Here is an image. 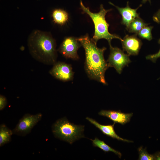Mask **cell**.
Listing matches in <instances>:
<instances>
[{"instance_id":"obj_2","label":"cell","mask_w":160,"mask_h":160,"mask_svg":"<svg viewBox=\"0 0 160 160\" xmlns=\"http://www.w3.org/2000/svg\"><path fill=\"white\" fill-rule=\"evenodd\" d=\"M28 46L31 55L37 61L47 65H53L56 62V44L49 33L33 31L28 37Z\"/></svg>"},{"instance_id":"obj_3","label":"cell","mask_w":160,"mask_h":160,"mask_svg":"<svg viewBox=\"0 0 160 160\" xmlns=\"http://www.w3.org/2000/svg\"><path fill=\"white\" fill-rule=\"evenodd\" d=\"M80 5L83 11L89 15L93 22L95 31L92 39L96 44L98 40L102 39L107 40L109 45H111V41L113 39H118L121 41L122 40L119 36L111 34L108 31L109 24L105 20V16L111 9H106L103 5L101 4L100 11L97 13H93L90 10L88 7L84 6L81 1H80Z\"/></svg>"},{"instance_id":"obj_5","label":"cell","mask_w":160,"mask_h":160,"mask_svg":"<svg viewBox=\"0 0 160 160\" xmlns=\"http://www.w3.org/2000/svg\"><path fill=\"white\" fill-rule=\"evenodd\" d=\"M42 114L41 113L35 115L26 113L19 121L12 130L13 134L24 136L31 132L33 128L41 120Z\"/></svg>"},{"instance_id":"obj_6","label":"cell","mask_w":160,"mask_h":160,"mask_svg":"<svg viewBox=\"0 0 160 160\" xmlns=\"http://www.w3.org/2000/svg\"><path fill=\"white\" fill-rule=\"evenodd\" d=\"M110 54L107 61L109 67H113L117 72L120 74L123 69L131 62L129 55L117 47L109 45Z\"/></svg>"},{"instance_id":"obj_1","label":"cell","mask_w":160,"mask_h":160,"mask_svg":"<svg viewBox=\"0 0 160 160\" xmlns=\"http://www.w3.org/2000/svg\"><path fill=\"white\" fill-rule=\"evenodd\" d=\"M77 40L85 51L84 68L88 76L91 79L106 84L105 75L109 67L104 57L106 48H98L87 34L77 38Z\"/></svg>"},{"instance_id":"obj_10","label":"cell","mask_w":160,"mask_h":160,"mask_svg":"<svg viewBox=\"0 0 160 160\" xmlns=\"http://www.w3.org/2000/svg\"><path fill=\"white\" fill-rule=\"evenodd\" d=\"M111 5L113 6L118 9L122 17L121 23L124 25L127 29L130 23L136 18L139 17V14L137 12V10L142 5L136 9H133L129 7L128 1L127 2L126 6L124 7H120L114 5L111 2H109Z\"/></svg>"},{"instance_id":"obj_12","label":"cell","mask_w":160,"mask_h":160,"mask_svg":"<svg viewBox=\"0 0 160 160\" xmlns=\"http://www.w3.org/2000/svg\"><path fill=\"white\" fill-rule=\"evenodd\" d=\"M86 119L104 134L107 136L128 143L133 142L132 141L122 138L116 134L114 129L115 123L112 125H104L100 124L95 120L89 117H87Z\"/></svg>"},{"instance_id":"obj_18","label":"cell","mask_w":160,"mask_h":160,"mask_svg":"<svg viewBox=\"0 0 160 160\" xmlns=\"http://www.w3.org/2000/svg\"><path fill=\"white\" fill-rule=\"evenodd\" d=\"M139 153V158L140 160H154L153 155L149 154L146 151V149H143L140 147L138 148Z\"/></svg>"},{"instance_id":"obj_7","label":"cell","mask_w":160,"mask_h":160,"mask_svg":"<svg viewBox=\"0 0 160 160\" xmlns=\"http://www.w3.org/2000/svg\"><path fill=\"white\" fill-rule=\"evenodd\" d=\"M81 46L77 39L73 37H68L64 40L58 51L65 57L77 60L79 59L77 51Z\"/></svg>"},{"instance_id":"obj_21","label":"cell","mask_w":160,"mask_h":160,"mask_svg":"<svg viewBox=\"0 0 160 160\" xmlns=\"http://www.w3.org/2000/svg\"><path fill=\"white\" fill-rule=\"evenodd\" d=\"M153 20L158 23H160V9L153 15Z\"/></svg>"},{"instance_id":"obj_16","label":"cell","mask_w":160,"mask_h":160,"mask_svg":"<svg viewBox=\"0 0 160 160\" xmlns=\"http://www.w3.org/2000/svg\"><path fill=\"white\" fill-rule=\"evenodd\" d=\"M148 25L139 17L136 18L130 23L127 30L129 32L135 33L137 35L143 28Z\"/></svg>"},{"instance_id":"obj_22","label":"cell","mask_w":160,"mask_h":160,"mask_svg":"<svg viewBox=\"0 0 160 160\" xmlns=\"http://www.w3.org/2000/svg\"><path fill=\"white\" fill-rule=\"evenodd\" d=\"M154 160H160V152H158L156 153L154 155Z\"/></svg>"},{"instance_id":"obj_15","label":"cell","mask_w":160,"mask_h":160,"mask_svg":"<svg viewBox=\"0 0 160 160\" xmlns=\"http://www.w3.org/2000/svg\"><path fill=\"white\" fill-rule=\"evenodd\" d=\"M90 140L92 141L94 146L100 148L105 152H113L118 155L120 158H121V153L109 146L104 141L99 140L97 137L95 138L94 140L90 139Z\"/></svg>"},{"instance_id":"obj_9","label":"cell","mask_w":160,"mask_h":160,"mask_svg":"<svg viewBox=\"0 0 160 160\" xmlns=\"http://www.w3.org/2000/svg\"><path fill=\"white\" fill-rule=\"evenodd\" d=\"M121 42L123 49L129 55H137L142 44L136 35H126Z\"/></svg>"},{"instance_id":"obj_20","label":"cell","mask_w":160,"mask_h":160,"mask_svg":"<svg viewBox=\"0 0 160 160\" xmlns=\"http://www.w3.org/2000/svg\"><path fill=\"white\" fill-rule=\"evenodd\" d=\"M7 104V100L4 96L0 95V110H3L6 106Z\"/></svg>"},{"instance_id":"obj_4","label":"cell","mask_w":160,"mask_h":160,"mask_svg":"<svg viewBox=\"0 0 160 160\" xmlns=\"http://www.w3.org/2000/svg\"><path fill=\"white\" fill-rule=\"evenodd\" d=\"M84 127L71 123L64 117L57 120L52 125V129L55 137L72 144L85 137L83 135Z\"/></svg>"},{"instance_id":"obj_8","label":"cell","mask_w":160,"mask_h":160,"mask_svg":"<svg viewBox=\"0 0 160 160\" xmlns=\"http://www.w3.org/2000/svg\"><path fill=\"white\" fill-rule=\"evenodd\" d=\"M56 79L63 81L72 80L74 72L71 65L63 62H56L49 71Z\"/></svg>"},{"instance_id":"obj_11","label":"cell","mask_w":160,"mask_h":160,"mask_svg":"<svg viewBox=\"0 0 160 160\" xmlns=\"http://www.w3.org/2000/svg\"><path fill=\"white\" fill-rule=\"evenodd\" d=\"M99 115L106 117L115 123L124 125L129 122L133 113H125L120 111L102 110L98 113Z\"/></svg>"},{"instance_id":"obj_23","label":"cell","mask_w":160,"mask_h":160,"mask_svg":"<svg viewBox=\"0 0 160 160\" xmlns=\"http://www.w3.org/2000/svg\"><path fill=\"white\" fill-rule=\"evenodd\" d=\"M147 1H149V2L150 3H151V0H142V2L143 3H145Z\"/></svg>"},{"instance_id":"obj_13","label":"cell","mask_w":160,"mask_h":160,"mask_svg":"<svg viewBox=\"0 0 160 160\" xmlns=\"http://www.w3.org/2000/svg\"><path fill=\"white\" fill-rule=\"evenodd\" d=\"M13 134L12 130L4 124H1L0 125V147H1L10 142Z\"/></svg>"},{"instance_id":"obj_17","label":"cell","mask_w":160,"mask_h":160,"mask_svg":"<svg viewBox=\"0 0 160 160\" xmlns=\"http://www.w3.org/2000/svg\"><path fill=\"white\" fill-rule=\"evenodd\" d=\"M153 27L146 26L143 28L138 33L139 36L142 38L150 41L152 39L151 31Z\"/></svg>"},{"instance_id":"obj_14","label":"cell","mask_w":160,"mask_h":160,"mask_svg":"<svg viewBox=\"0 0 160 160\" xmlns=\"http://www.w3.org/2000/svg\"><path fill=\"white\" fill-rule=\"evenodd\" d=\"M52 16L54 22L62 25L65 24L68 19V15L65 10L61 9H56L52 12Z\"/></svg>"},{"instance_id":"obj_19","label":"cell","mask_w":160,"mask_h":160,"mask_svg":"<svg viewBox=\"0 0 160 160\" xmlns=\"http://www.w3.org/2000/svg\"><path fill=\"white\" fill-rule=\"evenodd\" d=\"M158 43L160 45V39L158 40ZM160 57V49L159 51L156 53L150 55L146 56V58L147 60H149L154 63H155L157 59Z\"/></svg>"}]
</instances>
